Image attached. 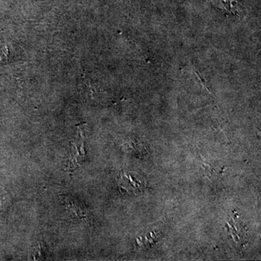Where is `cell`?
I'll list each match as a JSON object with an SVG mask.
<instances>
[{"label":"cell","mask_w":261,"mask_h":261,"mask_svg":"<svg viewBox=\"0 0 261 261\" xmlns=\"http://www.w3.org/2000/svg\"><path fill=\"white\" fill-rule=\"evenodd\" d=\"M68 201V204H67V207L69 209L70 213L74 215L76 217L82 218L86 217L87 216V211H86L85 207H83V205L80 202H77L70 199V200H67Z\"/></svg>","instance_id":"obj_1"}]
</instances>
